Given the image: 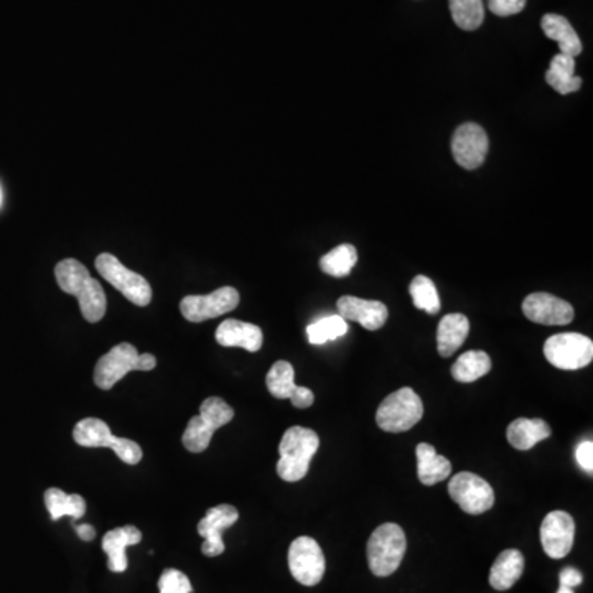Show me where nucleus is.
I'll return each instance as SVG.
<instances>
[{
  "instance_id": "f257e3e1",
  "label": "nucleus",
  "mask_w": 593,
  "mask_h": 593,
  "mask_svg": "<svg viewBox=\"0 0 593 593\" xmlns=\"http://www.w3.org/2000/svg\"><path fill=\"white\" fill-rule=\"evenodd\" d=\"M55 277L65 294L75 295L78 299L81 313L89 323H98L103 320L108 309L103 285L91 277L88 269L80 261L63 259L58 262L55 267Z\"/></svg>"
},
{
  "instance_id": "f03ea898",
  "label": "nucleus",
  "mask_w": 593,
  "mask_h": 593,
  "mask_svg": "<svg viewBox=\"0 0 593 593\" xmlns=\"http://www.w3.org/2000/svg\"><path fill=\"white\" fill-rule=\"evenodd\" d=\"M318 447H320V439L315 430L300 427V425L285 430L279 444V453H281V460L277 462L279 477L289 483L304 480Z\"/></svg>"
},
{
  "instance_id": "7ed1b4c3",
  "label": "nucleus",
  "mask_w": 593,
  "mask_h": 593,
  "mask_svg": "<svg viewBox=\"0 0 593 593\" xmlns=\"http://www.w3.org/2000/svg\"><path fill=\"white\" fill-rule=\"evenodd\" d=\"M233 407L221 397H208L200 406V414L192 417L183 432L185 449L192 453L205 452L210 447L211 437L216 430L233 421Z\"/></svg>"
},
{
  "instance_id": "20e7f679",
  "label": "nucleus",
  "mask_w": 593,
  "mask_h": 593,
  "mask_svg": "<svg viewBox=\"0 0 593 593\" xmlns=\"http://www.w3.org/2000/svg\"><path fill=\"white\" fill-rule=\"evenodd\" d=\"M406 534L394 523L381 524L368 541L369 569L376 577L394 574L406 554Z\"/></svg>"
},
{
  "instance_id": "39448f33",
  "label": "nucleus",
  "mask_w": 593,
  "mask_h": 593,
  "mask_svg": "<svg viewBox=\"0 0 593 593\" xmlns=\"http://www.w3.org/2000/svg\"><path fill=\"white\" fill-rule=\"evenodd\" d=\"M422 416L424 404L421 397L417 396L412 388H401L381 402L376 412V422L379 429L391 434H401L411 430L417 422H421Z\"/></svg>"
},
{
  "instance_id": "423d86ee",
  "label": "nucleus",
  "mask_w": 593,
  "mask_h": 593,
  "mask_svg": "<svg viewBox=\"0 0 593 593\" xmlns=\"http://www.w3.org/2000/svg\"><path fill=\"white\" fill-rule=\"evenodd\" d=\"M73 439L81 447H106L114 450L117 457L127 465H137L142 460L141 445L131 439L114 437L109 425L96 417H88L78 422L73 430Z\"/></svg>"
},
{
  "instance_id": "0eeeda50",
  "label": "nucleus",
  "mask_w": 593,
  "mask_h": 593,
  "mask_svg": "<svg viewBox=\"0 0 593 593\" xmlns=\"http://www.w3.org/2000/svg\"><path fill=\"white\" fill-rule=\"evenodd\" d=\"M94 264L99 274L132 304L147 307L152 302V287L145 277L127 269L113 254H99Z\"/></svg>"
},
{
  "instance_id": "6e6552de",
  "label": "nucleus",
  "mask_w": 593,
  "mask_h": 593,
  "mask_svg": "<svg viewBox=\"0 0 593 593\" xmlns=\"http://www.w3.org/2000/svg\"><path fill=\"white\" fill-rule=\"evenodd\" d=\"M544 356L557 369H582L592 363L593 341L580 333H559L547 338L544 343Z\"/></svg>"
},
{
  "instance_id": "1a4fd4ad",
  "label": "nucleus",
  "mask_w": 593,
  "mask_h": 593,
  "mask_svg": "<svg viewBox=\"0 0 593 593\" xmlns=\"http://www.w3.org/2000/svg\"><path fill=\"white\" fill-rule=\"evenodd\" d=\"M325 556L322 547L312 537H297L289 549L290 574L299 584L313 587L325 575Z\"/></svg>"
},
{
  "instance_id": "9d476101",
  "label": "nucleus",
  "mask_w": 593,
  "mask_h": 593,
  "mask_svg": "<svg viewBox=\"0 0 593 593\" xmlns=\"http://www.w3.org/2000/svg\"><path fill=\"white\" fill-rule=\"evenodd\" d=\"M450 498L467 514H483L495 505V491L485 478L460 472L450 480Z\"/></svg>"
},
{
  "instance_id": "9b49d317",
  "label": "nucleus",
  "mask_w": 593,
  "mask_h": 593,
  "mask_svg": "<svg viewBox=\"0 0 593 593\" xmlns=\"http://www.w3.org/2000/svg\"><path fill=\"white\" fill-rule=\"evenodd\" d=\"M239 305V292L234 287H221L208 295H188L180 310L188 322L201 323L233 312Z\"/></svg>"
},
{
  "instance_id": "f8f14e48",
  "label": "nucleus",
  "mask_w": 593,
  "mask_h": 593,
  "mask_svg": "<svg viewBox=\"0 0 593 593\" xmlns=\"http://www.w3.org/2000/svg\"><path fill=\"white\" fill-rule=\"evenodd\" d=\"M139 351L131 343H119L101 356L94 368V383L99 389L109 391L131 371H139Z\"/></svg>"
},
{
  "instance_id": "ddd939ff",
  "label": "nucleus",
  "mask_w": 593,
  "mask_h": 593,
  "mask_svg": "<svg viewBox=\"0 0 593 593\" xmlns=\"http://www.w3.org/2000/svg\"><path fill=\"white\" fill-rule=\"evenodd\" d=\"M488 149H490V141H488L485 129L475 122L462 124L453 134V159L463 169H478L485 162Z\"/></svg>"
},
{
  "instance_id": "4468645a",
  "label": "nucleus",
  "mask_w": 593,
  "mask_h": 593,
  "mask_svg": "<svg viewBox=\"0 0 593 593\" xmlns=\"http://www.w3.org/2000/svg\"><path fill=\"white\" fill-rule=\"evenodd\" d=\"M239 519L238 509L231 505H218L208 509L205 518L198 523V534L205 542L201 546V552L208 557H218L225 552L223 533L231 528Z\"/></svg>"
},
{
  "instance_id": "2eb2a0df",
  "label": "nucleus",
  "mask_w": 593,
  "mask_h": 593,
  "mask_svg": "<svg viewBox=\"0 0 593 593\" xmlns=\"http://www.w3.org/2000/svg\"><path fill=\"white\" fill-rule=\"evenodd\" d=\"M575 537L574 518L565 511H552L541 524L542 549L551 559H562L572 551Z\"/></svg>"
},
{
  "instance_id": "dca6fc26",
  "label": "nucleus",
  "mask_w": 593,
  "mask_h": 593,
  "mask_svg": "<svg viewBox=\"0 0 593 593\" xmlns=\"http://www.w3.org/2000/svg\"><path fill=\"white\" fill-rule=\"evenodd\" d=\"M523 312L534 323L541 325H569L574 320V307L547 292H536L524 299Z\"/></svg>"
},
{
  "instance_id": "f3484780",
  "label": "nucleus",
  "mask_w": 593,
  "mask_h": 593,
  "mask_svg": "<svg viewBox=\"0 0 593 593\" xmlns=\"http://www.w3.org/2000/svg\"><path fill=\"white\" fill-rule=\"evenodd\" d=\"M267 389L277 399H290L297 409H307L315 401L312 391L295 384L294 366L289 361H277L269 369L266 378Z\"/></svg>"
},
{
  "instance_id": "a211bd4d",
  "label": "nucleus",
  "mask_w": 593,
  "mask_h": 593,
  "mask_svg": "<svg viewBox=\"0 0 593 593\" xmlns=\"http://www.w3.org/2000/svg\"><path fill=\"white\" fill-rule=\"evenodd\" d=\"M338 315L346 322L360 323L369 332H376L388 320V307L378 300L358 299L345 295L337 302Z\"/></svg>"
},
{
  "instance_id": "6ab92c4d",
  "label": "nucleus",
  "mask_w": 593,
  "mask_h": 593,
  "mask_svg": "<svg viewBox=\"0 0 593 593\" xmlns=\"http://www.w3.org/2000/svg\"><path fill=\"white\" fill-rule=\"evenodd\" d=\"M215 337L221 346H228V348L236 346V348H243L249 353H257L261 350L262 341H264L261 328L253 323L241 322L234 318H228L221 323L216 330Z\"/></svg>"
},
{
  "instance_id": "aec40b11",
  "label": "nucleus",
  "mask_w": 593,
  "mask_h": 593,
  "mask_svg": "<svg viewBox=\"0 0 593 593\" xmlns=\"http://www.w3.org/2000/svg\"><path fill=\"white\" fill-rule=\"evenodd\" d=\"M142 541V533L136 526H124L109 531L103 537V551L108 556L109 570L116 574L127 569L126 549L129 546H136Z\"/></svg>"
},
{
  "instance_id": "412c9836",
  "label": "nucleus",
  "mask_w": 593,
  "mask_h": 593,
  "mask_svg": "<svg viewBox=\"0 0 593 593\" xmlns=\"http://www.w3.org/2000/svg\"><path fill=\"white\" fill-rule=\"evenodd\" d=\"M470 322L462 313H449L439 323L437 351L442 358H449L467 340Z\"/></svg>"
},
{
  "instance_id": "4be33fe9",
  "label": "nucleus",
  "mask_w": 593,
  "mask_h": 593,
  "mask_svg": "<svg viewBox=\"0 0 593 593\" xmlns=\"http://www.w3.org/2000/svg\"><path fill=\"white\" fill-rule=\"evenodd\" d=\"M417 475L422 485H437L452 475V463L442 457L430 444L417 445Z\"/></svg>"
},
{
  "instance_id": "5701e85b",
  "label": "nucleus",
  "mask_w": 593,
  "mask_h": 593,
  "mask_svg": "<svg viewBox=\"0 0 593 593\" xmlns=\"http://www.w3.org/2000/svg\"><path fill=\"white\" fill-rule=\"evenodd\" d=\"M551 437V427L542 419H516L506 430V439L516 450H531Z\"/></svg>"
},
{
  "instance_id": "b1692460",
  "label": "nucleus",
  "mask_w": 593,
  "mask_h": 593,
  "mask_svg": "<svg viewBox=\"0 0 593 593\" xmlns=\"http://www.w3.org/2000/svg\"><path fill=\"white\" fill-rule=\"evenodd\" d=\"M542 32L547 38L559 43L562 55L567 57H579L582 53V42L569 20L557 14H547L541 20Z\"/></svg>"
},
{
  "instance_id": "393cba45",
  "label": "nucleus",
  "mask_w": 593,
  "mask_h": 593,
  "mask_svg": "<svg viewBox=\"0 0 593 593\" xmlns=\"http://www.w3.org/2000/svg\"><path fill=\"white\" fill-rule=\"evenodd\" d=\"M524 572V557L518 549H506L501 552L491 567L490 584L495 590L505 592L511 589Z\"/></svg>"
},
{
  "instance_id": "a878e982",
  "label": "nucleus",
  "mask_w": 593,
  "mask_h": 593,
  "mask_svg": "<svg viewBox=\"0 0 593 593\" xmlns=\"http://www.w3.org/2000/svg\"><path fill=\"white\" fill-rule=\"evenodd\" d=\"M547 85L556 89L559 94H570L579 91L582 78L575 76V58L567 55H556L546 73Z\"/></svg>"
},
{
  "instance_id": "bb28decb",
  "label": "nucleus",
  "mask_w": 593,
  "mask_h": 593,
  "mask_svg": "<svg viewBox=\"0 0 593 593\" xmlns=\"http://www.w3.org/2000/svg\"><path fill=\"white\" fill-rule=\"evenodd\" d=\"M45 505L53 521L71 516V518L80 519L86 513V501L80 495H66L60 488H48L45 491Z\"/></svg>"
},
{
  "instance_id": "cd10ccee",
  "label": "nucleus",
  "mask_w": 593,
  "mask_h": 593,
  "mask_svg": "<svg viewBox=\"0 0 593 593\" xmlns=\"http://www.w3.org/2000/svg\"><path fill=\"white\" fill-rule=\"evenodd\" d=\"M491 371V358L485 351L463 353L452 366V376L458 383H475Z\"/></svg>"
},
{
  "instance_id": "c85d7f7f",
  "label": "nucleus",
  "mask_w": 593,
  "mask_h": 593,
  "mask_svg": "<svg viewBox=\"0 0 593 593\" xmlns=\"http://www.w3.org/2000/svg\"><path fill=\"white\" fill-rule=\"evenodd\" d=\"M356 262L358 251L351 244H341L320 259V269L332 277L350 276Z\"/></svg>"
},
{
  "instance_id": "c756f323",
  "label": "nucleus",
  "mask_w": 593,
  "mask_h": 593,
  "mask_svg": "<svg viewBox=\"0 0 593 593\" xmlns=\"http://www.w3.org/2000/svg\"><path fill=\"white\" fill-rule=\"evenodd\" d=\"M450 14L462 30H477L485 20L483 0H449Z\"/></svg>"
},
{
  "instance_id": "7c9ffc66",
  "label": "nucleus",
  "mask_w": 593,
  "mask_h": 593,
  "mask_svg": "<svg viewBox=\"0 0 593 593\" xmlns=\"http://www.w3.org/2000/svg\"><path fill=\"white\" fill-rule=\"evenodd\" d=\"M409 294L414 300V307L429 315L440 312V297L434 281L425 276H416L409 285Z\"/></svg>"
},
{
  "instance_id": "2f4dec72",
  "label": "nucleus",
  "mask_w": 593,
  "mask_h": 593,
  "mask_svg": "<svg viewBox=\"0 0 593 593\" xmlns=\"http://www.w3.org/2000/svg\"><path fill=\"white\" fill-rule=\"evenodd\" d=\"M348 333V322L340 315L320 318L318 322L307 327V337L312 345H323L328 341L338 340Z\"/></svg>"
},
{
  "instance_id": "473e14b6",
  "label": "nucleus",
  "mask_w": 593,
  "mask_h": 593,
  "mask_svg": "<svg viewBox=\"0 0 593 593\" xmlns=\"http://www.w3.org/2000/svg\"><path fill=\"white\" fill-rule=\"evenodd\" d=\"M160 593H192V584L182 570L167 569L159 579Z\"/></svg>"
},
{
  "instance_id": "72a5a7b5",
  "label": "nucleus",
  "mask_w": 593,
  "mask_h": 593,
  "mask_svg": "<svg viewBox=\"0 0 593 593\" xmlns=\"http://www.w3.org/2000/svg\"><path fill=\"white\" fill-rule=\"evenodd\" d=\"M488 7L498 17H509L523 12L526 0H488Z\"/></svg>"
},
{
  "instance_id": "f704fd0d",
  "label": "nucleus",
  "mask_w": 593,
  "mask_h": 593,
  "mask_svg": "<svg viewBox=\"0 0 593 593\" xmlns=\"http://www.w3.org/2000/svg\"><path fill=\"white\" fill-rule=\"evenodd\" d=\"M575 457L579 462L580 467L584 468L585 472H593V442L592 440H585L575 450Z\"/></svg>"
},
{
  "instance_id": "c9c22d12",
  "label": "nucleus",
  "mask_w": 593,
  "mask_h": 593,
  "mask_svg": "<svg viewBox=\"0 0 593 593\" xmlns=\"http://www.w3.org/2000/svg\"><path fill=\"white\" fill-rule=\"evenodd\" d=\"M559 580H561V585H564V587L575 589V587L582 584L584 575L580 574V570L574 569V567H565L561 575H559Z\"/></svg>"
},
{
  "instance_id": "e433bc0d",
  "label": "nucleus",
  "mask_w": 593,
  "mask_h": 593,
  "mask_svg": "<svg viewBox=\"0 0 593 593\" xmlns=\"http://www.w3.org/2000/svg\"><path fill=\"white\" fill-rule=\"evenodd\" d=\"M75 528L76 534H78L83 541H93L94 537H96V529H94L91 524H83V526H75Z\"/></svg>"
},
{
  "instance_id": "4c0bfd02",
  "label": "nucleus",
  "mask_w": 593,
  "mask_h": 593,
  "mask_svg": "<svg viewBox=\"0 0 593 593\" xmlns=\"http://www.w3.org/2000/svg\"><path fill=\"white\" fill-rule=\"evenodd\" d=\"M157 366V360L154 355L150 353H144L139 356V371H152Z\"/></svg>"
},
{
  "instance_id": "58836bf2",
  "label": "nucleus",
  "mask_w": 593,
  "mask_h": 593,
  "mask_svg": "<svg viewBox=\"0 0 593 593\" xmlns=\"http://www.w3.org/2000/svg\"><path fill=\"white\" fill-rule=\"evenodd\" d=\"M557 593H574V589H569V587H564V585H561L559 590H557Z\"/></svg>"
},
{
  "instance_id": "ea45409f",
  "label": "nucleus",
  "mask_w": 593,
  "mask_h": 593,
  "mask_svg": "<svg viewBox=\"0 0 593 593\" xmlns=\"http://www.w3.org/2000/svg\"><path fill=\"white\" fill-rule=\"evenodd\" d=\"M0 205H2V190H0Z\"/></svg>"
}]
</instances>
